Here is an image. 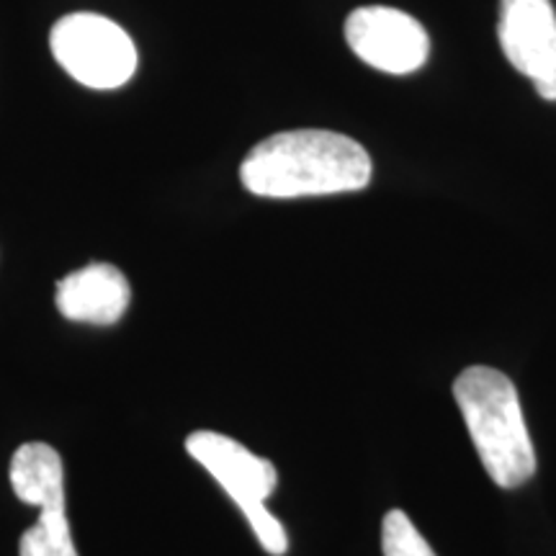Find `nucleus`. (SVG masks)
Listing matches in <instances>:
<instances>
[{"label":"nucleus","mask_w":556,"mask_h":556,"mask_svg":"<svg viewBox=\"0 0 556 556\" xmlns=\"http://www.w3.org/2000/svg\"><path fill=\"white\" fill-rule=\"evenodd\" d=\"M454 397L486 477L503 490L523 486L536 475V451L516 384L497 368L469 366L454 381Z\"/></svg>","instance_id":"nucleus-2"},{"label":"nucleus","mask_w":556,"mask_h":556,"mask_svg":"<svg viewBox=\"0 0 556 556\" xmlns=\"http://www.w3.org/2000/svg\"><path fill=\"white\" fill-rule=\"evenodd\" d=\"M531 83L541 99L556 101V45H554V50L548 52V58L541 62V67L536 70V75H533Z\"/></svg>","instance_id":"nucleus-11"},{"label":"nucleus","mask_w":556,"mask_h":556,"mask_svg":"<svg viewBox=\"0 0 556 556\" xmlns=\"http://www.w3.org/2000/svg\"><path fill=\"white\" fill-rule=\"evenodd\" d=\"M54 60L88 88L111 90L129 83L137 50L119 24L99 13H70L50 34Z\"/></svg>","instance_id":"nucleus-4"},{"label":"nucleus","mask_w":556,"mask_h":556,"mask_svg":"<svg viewBox=\"0 0 556 556\" xmlns=\"http://www.w3.org/2000/svg\"><path fill=\"white\" fill-rule=\"evenodd\" d=\"M186 454L240 507L268 554L283 556L289 552L287 528L266 507L278 484V471L268 458L253 454L240 441L217 430H193L186 438Z\"/></svg>","instance_id":"nucleus-3"},{"label":"nucleus","mask_w":556,"mask_h":556,"mask_svg":"<svg viewBox=\"0 0 556 556\" xmlns=\"http://www.w3.org/2000/svg\"><path fill=\"white\" fill-rule=\"evenodd\" d=\"M381 554L384 556H435L433 548L402 510H389L381 523Z\"/></svg>","instance_id":"nucleus-10"},{"label":"nucleus","mask_w":556,"mask_h":556,"mask_svg":"<svg viewBox=\"0 0 556 556\" xmlns=\"http://www.w3.org/2000/svg\"><path fill=\"white\" fill-rule=\"evenodd\" d=\"M345 41L366 65L389 75H409L426 65L430 52L428 31L405 11L368 5L345 21Z\"/></svg>","instance_id":"nucleus-5"},{"label":"nucleus","mask_w":556,"mask_h":556,"mask_svg":"<svg viewBox=\"0 0 556 556\" xmlns=\"http://www.w3.org/2000/svg\"><path fill=\"white\" fill-rule=\"evenodd\" d=\"M374 165L356 139L328 129L281 131L248 152L242 186L263 199L330 197L366 189Z\"/></svg>","instance_id":"nucleus-1"},{"label":"nucleus","mask_w":556,"mask_h":556,"mask_svg":"<svg viewBox=\"0 0 556 556\" xmlns=\"http://www.w3.org/2000/svg\"><path fill=\"white\" fill-rule=\"evenodd\" d=\"M131 302V287L127 276L111 263H90L86 268L73 270L58 283L60 315L70 323L111 328L127 315Z\"/></svg>","instance_id":"nucleus-6"},{"label":"nucleus","mask_w":556,"mask_h":556,"mask_svg":"<svg viewBox=\"0 0 556 556\" xmlns=\"http://www.w3.org/2000/svg\"><path fill=\"white\" fill-rule=\"evenodd\" d=\"M497 34L507 62L533 78L556 45L552 0H500Z\"/></svg>","instance_id":"nucleus-7"},{"label":"nucleus","mask_w":556,"mask_h":556,"mask_svg":"<svg viewBox=\"0 0 556 556\" xmlns=\"http://www.w3.org/2000/svg\"><path fill=\"white\" fill-rule=\"evenodd\" d=\"M18 556H80L67 518V503L39 507V520L18 541Z\"/></svg>","instance_id":"nucleus-9"},{"label":"nucleus","mask_w":556,"mask_h":556,"mask_svg":"<svg viewBox=\"0 0 556 556\" xmlns=\"http://www.w3.org/2000/svg\"><path fill=\"white\" fill-rule=\"evenodd\" d=\"M9 482L13 495L29 507L67 503L65 462L50 443L29 441L13 451L9 464Z\"/></svg>","instance_id":"nucleus-8"}]
</instances>
